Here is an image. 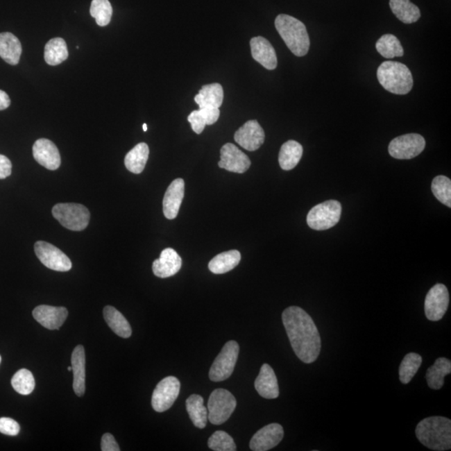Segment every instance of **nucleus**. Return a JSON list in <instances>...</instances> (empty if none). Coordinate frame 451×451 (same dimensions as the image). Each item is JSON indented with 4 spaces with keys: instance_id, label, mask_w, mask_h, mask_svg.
I'll use <instances>...</instances> for the list:
<instances>
[{
    "instance_id": "19",
    "label": "nucleus",
    "mask_w": 451,
    "mask_h": 451,
    "mask_svg": "<svg viewBox=\"0 0 451 451\" xmlns=\"http://www.w3.org/2000/svg\"><path fill=\"white\" fill-rule=\"evenodd\" d=\"M252 56L254 60L269 71L277 68L278 58L275 50L269 41L264 37H254L250 41Z\"/></svg>"
},
{
    "instance_id": "32",
    "label": "nucleus",
    "mask_w": 451,
    "mask_h": 451,
    "mask_svg": "<svg viewBox=\"0 0 451 451\" xmlns=\"http://www.w3.org/2000/svg\"><path fill=\"white\" fill-rule=\"evenodd\" d=\"M389 6L393 15L404 24H413L420 18L419 8L411 0H389Z\"/></svg>"
},
{
    "instance_id": "15",
    "label": "nucleus",
    "mask_w": 451,
    "mask_h": 451,
    "mask_svg": "<svg viewBox=\"0 0 451 451\" xmlns=\"http://www.w3.org/2000/svg\"><path fill=\"white\" fill-rule=\"evenodd\" d=\"M284 436L282 426L278 423L269 424L258 430L250 441V449L253 451H266L276 447Z\"/></svg>"
},
{
    "instance_id": "33",
    "label": "nucleus",
    "mask_w": 451,
    "mask_h": 451,
    "mask_svg": "<svg viewBox=\"0 0 451 451\" xmlns=\"http://www.w3.org/2000/svg\"><path fill=\"white\" fill-rule=\"evenodd\" d=\"M69 57L67 42L62 38H54L49 41L44 48V60L48 65L55 67Z\"/></svg>"
},
{
    "instance_id": "2",
    "label": "nucleus",
    "mask_w": 451,
    "mask_h": 451,
    "mask_svg": "<svg viewBox=\"0 0 451 451\" xmlns=\"http://www.w3.org/2000/svg\"><path fill=\"white\" fill-rule=\"evenodd\" d=\"M418 440L427 448L436 451L451 448V420L443 416L425 418L417 425Z\"/></svg>"
},
{
    "instance_id": "40",
    "label": "nucleus",
    "mask_w": 451,
    "mask_h": 451,
    "mask_svg": "<svg viewBox=\"0 0 451 451\" xmlns=\"http://www.w3.org/2000/svg\"><path fill=\"white\" fill-rule=\"evenodd\" d=\"M20 432V426L11 418H0V433L6 436H15Z\"/></svg>"
},
{
    "instance_id": "24",
    "label": "nucleus",
    "mask_w": 451,
    "mask_h": 451,
    "mask_svg": "<svg viewBox=\"0 0 451 451\" xmlns=\"http://www.w3.org/2000/svg\"><path fill=\"white\" fill-rule=\"evenodd\" d=\"M223 88L219 83L203 85L194 98L199 108L219 109L223 102Z\"/></svg>"
},
{
    "instance_id": "16",
    "label": "nucleus",
    "mask_w": 451,
    "mask_h": 451,
    "mask_svg": "<svg viewBox=\"0 0 451 451\" xmlns=\"http://www.w3.org/2000/svg\"><path fill=\"white\" fill-rule=\"evenodd\" d=\"M33 155L40 165L48 170L58 169L61 164V158L58 148L48 139L41 138L33 146Z\"/></svg>"
},
{
    "instance_id": "7",
    "label": "nucleus",
    "mask_w": 451,
    "mask_h": 451,
    "mask_svg": "<svg viewBox=\"0 0 451 451\" xmlns=\"http://www.w3.org/2000/svg\"><path fill=\"white\" fill-rule=\"evenodd\" d=\"M236 407L237 400L231 392L224 389H216L209 397L208 420L212 425L223 424L230 418Z\"/></svg>"
},
{
    "instance_id": "13",
    "label": "nucleus",
    "mask_w": 451,
    "mask_h": 451,
    "mask_svg": "<svg viewBox=\"0 0 451 451\" xmlns=\"http://www.w3.org/2000/svg\"><path fill=\"white\" fill-rule=\"evenodd\" d=\"M220 168L235 173H244L251 166V161L239 147L227 143L221 149Z\"/></svg>"
},
{
    "instance_id": "27",
    "label": "nucleus",
    "mask_w": 451,
    "mask_h": 451,
    "mask_svg": "<svg viewBox=\"0 0 451 451\" xmlns=\"http://www.w3.org/2000/svg\"><path fill=\"white\" fill-rule=\"evenodd\" d=\"M149 146L146 143H139L131 149L125 158V166L134 174H141L145 169L149 158Z\"/></svg>"
},
{
    "instance_id": "25",
    "label": "nucleus",
    "mask_w": 451,
    "mask_h": 451,
    "mask_svg": "<svg viewBox=\"0 0 451 451\" xmlns=\"http://www.w3.org/2000/svg\"><path fill=\"white\" fill-rule=\"evenodd\" d=\"M303 146L296 141L290 140L282 146L278 162L282 170L290 171L296 167L303 155Z\"/></svg>"
},
{
    "instance_id": "41",
    "label": "nucleus",
    "mask_w": 451,
    "mask_h": 451,
    "mask_svg": "<svg viewBox=\"0 0 451 451\" xmlns=\"http://www.w3.org/2000/svg\"><path fill=\"white\" fill-rule=\"evenodd\" d=\"M101 450L102 451H120L116 440L112 434L106 433L101 439Z\"/></svg>"
},
{
    "instance_id": "22",
    "label": "nucleus",
    "mask_w": 451,
    "mask_h": 451,
    "mask_svg": "<svg viewBox=\"0 0 451 451\" xmlns=\"http://www.w3.org/2000/svg\"><path fill=\"white\" fill-rule=\"evenodd\" d=\"M74 375L73 389L78 396L84 395L85 392V355L82 346L75 348L71 356Z\"/></svg>"
},
{
    "instance_id": "20",
    "label": "nucleus",
    "mask_w": 451,
    "mask_h": 451,
    "mask_svg": "<svg viewBox=\"0 0 451 451\" xmlns=\"http://www.w3.org/2000/svg\"><path fill=\"white\" fill-rule=\"evenodd\" d=\"M182 261L173 248L164 249L158 259L155 260L153 270L155 276L167 278L174 276L182 268Z\"/></svg>"
},
{
    "instance_id": "44",
    "label": "nucleus",
    "mask_w": 451,
    "mask_h": 451,
    "mask_svg": "<svg viewBox=\"0 0 451 451\" xmlns=\"http://www.w3.org/2000/svg\"><path fill=\"white\" fill-rule=\"evenodd\" d=\"M143 130H144V131L147 130V125L146 124L143 125Z\"/></svg>"
},
{
    "instance_id": "29",
    "label": "nucleus",
    "mask_w": 451,
    "mask_h": 451,
    "mask_svg": "<svg viewBox=\"0 0 451 451\" xmlns=\"http://www.w3.org/2000/svg\"><path fill=\"white\" fill-rule=\"evenodd\" d=\"M241 261V253L237 250L219 254L209 262L208 269L212 273L223 274L235 269Z\"/></svg>"
},
{
    "instance_id": "17",
    "label": "nucleus",
    "mask_w": 451,
    "mask_h": 451,
    "mask_svg": "<svg viewBox=\"0 0 451 451\" xmlns=\"http://www.w3.org/2000/svg\"><path fill=\"white\" fill-rule=\"evenodd\" d=\"M37 322L48 330H59L68 317V310L64 307L40 305L33 311Z\"/></svg>"
},
{
    "instance_id": "38",
    "label": "nucleus",
    "mask_w": 451,
    "mask_h": 451,
    "mask_svg": "<svg viewBox=\"0 0 451 451\" xmlns=\"http://www.w3.org/2000/svg\"><path fill=\"white\" fill-rule=\"evenodd\" d=\"M433 194L440 202L451 207V180L445 176H438L432 182Z\"/></svg>"
},
{
    "instance_id": "12",
    "label": "nucleus",
    "mask_w": 451,
    "mask_h": 451,
    "mask_svg": "<svg viewBox=\"0 0 451 451\" xmlns=\"http://www.w3.org/2000/svg\"><path fill=\"white\" fill-rule=\"evenodd\" d=\"M450 295L446 286L437 284L429 289L425 301V313L429 321H440L448 309Z\"/></svg>"
},
{
    "instance_id": "45",
    "label": "nucleus",
    "mask_w": 451,
    "mask_h": 451,
    "mask_svg": "<svg viewBox=\"0 0 451 451\" xmlns=\"http://www.w3.org/2000/svg\"><path fill=\"white\" fill-rule=\"evenodd\" d=\"M68 371H72V367L69 366V367H68Z\"/></svg>"
},
{
    "instance_id": "3",
    "label": "nucleus",
    "mask_w": 451,
    "mask_h": 451,
    "mask_svg": "<svg viewBox=\"0 0 451 451\" xmlns=\"http://www.w3.org/2000/svg\"><path fill=\"white\" fill-rule=\"evenodd\" d=\"M275 27L287 46L294 56H305L310 47V40L305 24L288 15H280Z\"/></svg>"
},
{
    "instance_id": "43",
    "label": "nucleus",
    "mask_w": 451,
    "mask_h": 451,
    "mask_svg": "<svg viewBox=\"0 0 451 451\" xmlns=\"http://www.w3.org/2000/svg\"><path fill=\"white\" fill-rule=\"evenodd\" d=\"M11 101L10 96L3 90H0V110H3L9 108Z\"/></svg>"
},
{
    "instance_id": "6",
    "label": "nucleus",
    "mask_w": 451,
    "mask_h": 451,
    "mask_svg": "<svg viewBox=\"0 0 451 451\" xmlns=\"http://www.w3.org/2000/svg\"><path fill=\"white\" fill-rule=\"evenodd\" d=\"M342 206L339 201L330 200L311 209L307 216V223L316 231H325L339 223Z\"/></svg>"
},
{
    "instance_id": "1",
    "label": "nucleus",
    "mask_w": 451,
    "mask_h": 451,
    "mask_svg": "<svg viewBox=\"0 0 451 451\" xmlns=\"http://www.w3.org/2000/svg\"><path fill=\"white\" fill-rule=\"evenodd\" d=\"M282 323L295 355L305 364L317 360L321 351V338L313 318L301 307L291 306L282 315Z\"/></svg>"
},
{
    "instance_id": "26",
    "label": "nucleus",
    "mask_w": 451,
    "mask_h": 451,
    "mask_svg": "<svg viewBox=\"0 0 451 451\" xmlns=\"http://www.w3.org/2000/svg\"><path fill=\"white\" fill-rule=\"evenodd\" d=\"M103 315L106 323L114 334L124 339L130 337L133 330L129 322L121 312L112 306H106L103 310Z\"/></svg>"
},
{
    "instance_id": "9",
    "label": "nucleus",
    "mask_w": 451,
    "mask_h": 451,
    "mask_svg": "<svg viewBox=\"0 0 451 451\" xmlns=\"http://www.w3.org/2000/svg\"><path fill=\"white\" fill-rule=\"evenodd\" d=\"M425 148V140L420 134L411 133L393 139L389 146V153L399 160H411L419 155Z\"/></svg>"
},
{
    "instance_id": "34",
    "label": "nucleus",
    "mask_w": 451,
    "mask_h": 451,
    "mask_svg": "<svg viewBox=\"0 0 451 451\" xmlns=\"http://www.w3.org/2000/svg\"><path fill=\"white\" fill-rule=\"evenodd\" d=\"M376 50L386 59L404 56V49L400 41L395 35L387 34L381 36L376 42Z\"/></svg>"
},
{
    "instance_id": "35",
    "label": "nucleus",
    "mask_w": 451,
    "mask_h": 451,
    "mask_svg": "<svg viewBox=\"0 0 451 451\" xmlns=\"http://www.w3.org/2000/svg\"><path fill=\"white\" fill-rule=\"evenodd\" d=\"M422 364V357L416 352L406 355L400 366V380L402 384L411 382Z\"/></svg>"
},
{
    "instance_id": "46",
    "label": "nucleus",
    "mask_w": 451,
    "mask_h": 451,
    "mask_svg": "<svg viewBox=\"0 0 451 451\" xmlns=\"http://www.w3.org/2000/svg\"><path fill=\"white\" fill-rule=\"evenodd\" d=\"M1 356H0V364H1Z\"/></svg>"
},
{
    "instance_id": "18",
    "label": "nucleus",
    "mask_w": 451,
    "mask_h": 451,
    "mask_svg": "<svg viewBox=\"0 0 451 451\" xmlns=\"http://www.w3.org/2000/svg\"><path fill=\"white\" fill-rule=\"evenodd\" d=\"M185 195V182L178 178L168 187L163 199V213L167 219H175L178 215L180 205Z\"/></svg>"
},
{
    "instance_id": "30",
    "label": "nucleus",
    "mask_w": 451,
    "mask_h": 451,
    "mask_svg": "<svg viewBox=\"0 0 451 451\" xmlns=\"http://www.w3.org/2000/svg\"><path fill=\"white\" fill-rule=\"evenodd\" d=\"M220 117V110L216 108H199L194 110L187 117L192 130L196 134H201L205 126L214 124Z\"/></svg>"
},
{
    "instance_id": "36",
    "label": "nucleus",
    "mask_w": 451,
    "mask_h": 451,
    "mask_svg": "<svg viewBox=\"0 0 451 451\" xmlns=\"http://www.w3.org/2000/svg\"><path fill=\"white\" fill-rule=\"evenodd\" d=\"M90 15L96 19L98 26H108L112 17V6L109 0H93L90 10Z\"/></svg>"
},
{
    "instance_id": "28",
    "label": "nucleus",
    "mask_w": 451,
    "mask_h": 451,
    "mask_svg": "<svg viewBox=\"0 0 451 451\" xmlns=\"http://www.w3.org/2000/svg\"><path fill=\"white\" fill-rule=\"evenodd\" d=\"M451 373L450 360L446 358H439L426 373V380L430 389L438 391L444 385L445 377Z\"/></svg>"
},
{
    "instance_id": "14",
    "label": "nucleus",
    "mask_w": 451,
    "mask_h": 451,
    "mask_svg": "<svg viewBox=\"0 0 451 451\" xmlns=\"http://www.w3.org/2000/svg\"><path fill=\"white\" fill-rule=\"evenodd\" d=\"M235 140L237 144L247 151H257L264 143V130L257 121H248L236 131Z\"/></svg>"
},
{
    "instance_id": "10",
    "label": "nucleus",
    "mask_w": 451,
    "mask_h": 451,
    "mask_svg": "<svg viewBox=\"0 0 451 451\" xmlns=\"http://www.w3.org/2000/svg\"><path fill=\"white\" fill-rule=\"evenodd\" d=\"M35 252L39 260L48 269L57 272H68L72 269V262L67 254L46 241H37Z\"/></svg>"
},
{
    "instance_id": "37",
    "label": "nucleus",
    "mask_w": 451,
    "mask_h": 451,
    "mask_svg": "<svg viewBox=\"0 0 451 451\" xmlns=\"http://www.w3.org/2000/svg\"><path fill=\"white\" fill-rule=\"evenodd\" d=\"M11 384L16 392L20 395H28L34 391L35 381L30 371L22 368L13 376Z\"/></svg>"
},
{
    "instance_id": "5",
    "label": "nucleus",
    "mask_w": 451,
    "mask_h": 451,
    "mask_svg": "<svg viewBox=\"0 0 451 451\" xmlns=\"http://www.w3.org/2000/svg\"><path fill=\"white\" fill-rule=\"evenodd\" d=\"M52 214L64 228L80 232L88 227L90 213L87 207L77 203H59L52 208Z\"/></svg>"
},
{
    "instance_id": "31",
    "label": "nucleus",
    "mask_w": 451,
    "mask_h": 451,
    "mask_svg": "<svg viewBox=\"0 0 451 451\" xmlns=\"http://www.w3.org/2000/svg\"><path fill=\"white\" fill-rule=\"evenodd\" d=\"M187 411L192 423L196 428L206 427L208 420L207 408L204 406L203 398L199 395H192L186 401Z\"/></svg>"
},
{
    "instance_id": "39",
    "label": "nucleus",
    "mask_w": 451,
    "mask_h": 451,
    "mask_svg": "<svg viewBox=\"0 0 451 451\" xmlns=\"http://www.w3.org/2000/svg\"><path fill=\"white\" fill-rule=\"evenodd\" d=\"M207 445L209 448L215 451H235L237 446L233 439L228 433L216 432L209 438Z\"/></svg>"
},
{
    "instance_id": "23",
    "label": "nucleus",
    "mask_w": 451,
    "mask_h": 451,
    "mask_svg": "<svg viewBox=\"0 0 451 451\" xmlns=\"http://www.w3.org/2000/svg\"><path fill=\"white\" fill-rule=\"evenodd\" d=\"M22 54L19 40L10 32L0 34V57L11 65H18Z\"/></svg>"
},
{
    "instance_id": "4",
    "label": "nucleus",
    "mask_w": 451,
    "mask_h": 451,
    "mask_svg": "<svg viewBox=\"0 0 451 451\" xmlns=\"http://www.w3.org/2000/svg\"><path fill=\"white\" fill-rule=\"evenodd\" d=\"M377 78L383 87L395 95L411 92L414 85L411 71L405 65L395 61H385L377 71Z\"/></svg>"
},
{
    "instance_id": "42",
    "label": "nucleus",
    "mask_w": 451,
    "mask_h": 451,
    "mask_svg": "<svg viewBox=\"0 0 451 451\" xmlns=\"http://www.w3.org/2000/svg\"><path fill=\"white\" fill-rule=\"evenodd\" d=\"M12 173V163L6 155H0V180L6 179Z\"/></svg>"
},
{
    "instance_id": "11",
    "label": "nucleus",
    "mask_w": 451,
    "mask_h": 451,
    "mask_svg": "<svg viewBox=\"0 0 451 451\" xmlns=\"http://www.w3.org/2000/svg\"><path fill=\"white\" fill-rule=\"evenodd\" d=\"M180 381L174 376L163 379L155 387L151 398V405L154 411L162 413L169 409L179 396Z\"/></svg>"
},
{
    "instance_id": "8",
    "label": "nucleus",
    "mask_w": 451,
    "mask_h": 451,
    "mask_svg": "<svg viewBox=\"0 0 451 451\" xmlns=\"http://www.w3.org/2000/svg\"><path fill=\"white\" fill-rule=\"evenodd\" d=\"M239 355V346L235 340L225 344L209 371V378L214 382L228 380L235 371Z\"/></svg>"
},
{
    "instance_id": "21",
    "label": "nucleus",
    "mask_w": 451,
    "mask_h": 451,
    "mask_svg": "<svg viewBox=\"0 0 451 451\" xmlns=\"http://www.w3.org/2000/svg\"><path fill=\"white\" fill-rule=\"evenodd\" d=\"M254 386L259 395L265 399L273 400L280 396L277 376L268 364L262 366Z\"/></svg>"
}]
</instances>
